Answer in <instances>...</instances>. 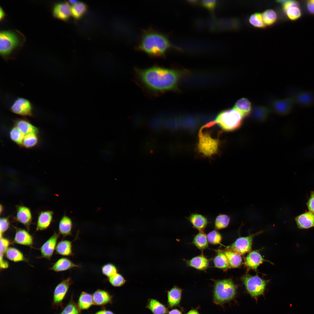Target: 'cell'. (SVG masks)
I'll return each mask as SVG.
<instances>
[{"label": "cell", "mask_w": 314, "mask_h": 314, "mask_svg": "<svg viewBox=\"0 0 314 314\" xmlns=\"http://www.w3.org/2000/svg\"><path fill=\"white\" fill-rule=\"evenodd\" d=\"M17 37L13 33L3 31L0 34V52L3 55L9 54L18 44Z\"/></svg>", "instance_id": "obj_9"}, {"label": "cell", "mask_w": 314, "mask_h": 314, "mask_svg": "<svg viewBox=\"0 0 314 314\" xmlns=\"http://www.w3.org/2000/svg\"><path fill=\"white\" fill-rule=\"evenodd\" d=\"M11 111L13 113L23 116H32L33 114L32 105L28 100L22 97H19L13 102L10 107Z\"/></svg>", "instance_id": "obj_11"}, {"label": "cell", "mask_w": 314, "mask_h": 314, "mask_svg": "<svg viewBox=\"0 0 314 314\" xmlns=\"http://www.w3.org/2000/svg\"><path fill=\"white\" fill-rule=\"evenodd\" d=\"M186 262L189 266L199 270H204L209 265L208 260L202 255L195 257Z\"/></svg>", "instance_id": "obj_30"}, {"label": "cell", "mask_w": 314, "mask_h": 314, "mask_svg": "<svg viewBox=\"0 0 314 314\" xmlns=\"http://www.w3.org/2000/svg\"><path fill=\"white\" fill-rule=\"evenodd\" d=\"M16 208V220L22 224L29 230L32 219L31 210L28 207L23 205L17 206Z\"/></svg>", "instance_id": "obj_15"}, {"label": "cell", "mask_w": 314, "mask_h": 314, "mask_svg": "<svg viewBox=\"0 0 314 314\" xmlns=\"http://www.w3.org/2000/svg\"><path fill=\"white\" fill-rule=\"evenodd\" d=\"M241 279L251 297L256 298L264 294L267 282L265 280L258 276L249 274L244 275Z\"/></svg>", "instance_id": "obj_6"}, {"label": "cell", "mask_w": 314, "mask_h": 314, "mask_svg": "<svg viewBox=\"0 0 314 314\" xmlns=\"http://www.w3.org/2000/svg\"><path fill=\"white\" fill-rule=\"evenodd\" d=\"M87 9V6L85 3L78 2L71 8V15L74 19H78L86 13Z\"/></svg>", "instance_id": "obj_37"}, {"label": "cell", "mask_w": 314, "mask_h": 314, "mask_svg": "<svg viewBox=\"0 0 314 314\" xmlns=\"http://www.w3.org/2000/svg\"><path fill=\"white\" fill-rule=\"evenodd\" d=\"M9 240L3 236L0 237V259L3 258L4 254L9 247Z\"/></svg>", "instance_id": "obj_49"}, {"label": "cell", "mask_w": 314, "mask_h": 314, "mask_svg": "<svg viewBox=\"0 0 314 314\" xmlns=\"http://www.w3.org/2000/svg\"><path fill=\"white\" fill-rule=\"evenodd\" d=\"M15 126L25 135L32 133H38V130L37 128L25 119H17L15 121Z\"/></svg>", "instance_id": "obj_29"}, {"label": "cell", "mask_w": 314, "mask_h": 314, "mask_svg": "<svg viewBox=\"0 0 314 314\" xmlns=\"http://www.w3.org/2000/svg\"><path fill=\"white\" fill-rule=\"evenodd\" d=\"M306 6L308 12L311 14L314 15V0L307 1Z\"/></svg>", "instance_id": "obj_53"}, {"label": "cell", "mask_w": 314, "mask_h": 314, "mask_svg": "<svg viewBox=\"0 0 314 314\" xmlns=\"http://www.w3.org/2000/svg\"><path fill=\"white\" fill-rule=\"evenodd\" d=\"M71 8L67 3H61L58 4L54 8L53 15L56 17L60 19L67 20L71 15Z\"/></svg>", "instance_id": "obj_23"}, {"label": "cell", "mask_w": 314, "mask_h": 314, "mask_svg": "<svg viewBox=\"0 0 314 314\" xmlns=\"http://www.w3.org/2000/svg\"><path fill=\"white\" fill-rule=\"evenodd\" d=\"M59 234L54 232L42 245L40 248L42 258L50 260L56 249Z\"/></svg>", "instance_id": "obj_14"}, {"label": "cell", "mask_w": 314, "mask_h": 314, "mask_svg": "<svg viewBox=\"0 0 314 314\" xmlns=\"http://www.w3.org/2000/svg\"><path fill=\"white\" fill-rule=\"evenodd\" d=\"M270 112V109L267 107L259 106L252 108L251 114L253 118L255 120L259 122H263L265 121L267 118Z\"/></svg>", "instance_id": "obj_33"}, {"label": "cell", "mask_w": 314, "mask_h": 314, "mask_svg": "<svg viewBox=\"0 0 314 314\" xmlns=\"http://www.w3.org/2000/svg\"><path fill=\"white\" fill-rule=\"evenodd\" d=\"M25 135L24 134L15 126L12 129L10 132L11 139L19 145H22Z\"/></svg>", "instance_id": "obj_44"}, {"label": "cell", "mask_w": 314, "mask_h": 314, "mask_svg": "<svg viewBox=\"0 0 314 314\" xmlns=\"http://www.w3.org/2000/svg\"><path fill=\"white\" fill-rule=\"evenodd\" d=\"M230 222V218L224 214H220L216 217L215 221V227L216 229L220 230L228 226Z\"/></svg>", "instance_id": "obj_42"}, {"label": "cell", "mask_w": 314, "mask_h": 314, "mask_svg": "<svg viewBox=\"0 0 314 314\" xmlns=\"http://www.w3.org/2000/svg\"><path fill=\"white\" fill-rule=\"evenodd\" d=\"M224 252L231 267L237 268L241 265L242 259L240 255L230 250L226 251Z\"/></svg>", "instance_id": "obj_35"}, {"label": "cell", "mask_w": 314, "mask_h": 314, "mask_svg": "<svg viewBox=\"0 0 314 314\" xmlns=\"http://www.w3.org/2000/svg\"><path fill=\"white\" fill-rule=\"evenodd\" d=\"M188 219L193 226L200 231H203L208 223L207 219L205 216L198 213L191 214Z\"/></svg>", "instance_id": "obj_28"}, {"label": "cell", "mask_w": 314, "mask_h": 314, "mask_svg": "<svg viewBox=\"0 0 314 314\" xmlns=\"http://www.w3.org/2000/svg\"><path fill=\"white\" fill-rule=\"evenodd\" d=\"M248 21L251 25L256 28H263L266 26L263 21L262 14L259 13L251 14L249 17Z\"/></svg>", "instance_id": "obj_41"}, {"label": "cell", "mask_w": 314, "mask_h": 314, "mask_svg": "<svg viewBox=\"0 0 314 314\" xmlns=\"http://www.w3.org/2000/svg\"><path fill=\"white\" fill-rule=\"evenodd\" d=\"M146 308L149 309L153 314H167L169 311L164 304L154 298L148 299Z\"/></svg>", "instance_id": "obj_24"}, {"label": "cell", "mask_w": 314, "mask_h": 314, "mask_svg": "<svg viewBox=\"0 0 314 314\" xmlns=\"http://www.w3.org/2000/svg\"><path fill=\"white\" fill-rule=\"evenodd\" d=\"M233 108L239 111L244 118L251 114L252 109L251 102L245 98L238 100Z\"/></svg>", "instance_id": "obj_26"}, {"label": "cell", "mask_w": 314, "mask_h": 314, "mask_svg": "<svg viewBox=\"0 0 314 314\" xmlns=\"http://www.w3.org/2000/svg\"><path fill=\"white\" fill-rule=\"evenodd\" d=\"M188 2L191 5H195L198 3V1L197 0H188Z\"/></svg>", "instance_id": "obj_58"}, {"label": "cell", "mask_w": 314, "mask_h": 314, "mask_svg": "<svg viewBox=\"0 0 314 314\" xmlns=\"http://www.w3.org/2000/svg\"><path fill=\"white\" fill-rule=\"evenodd\" d=\"M53 214L51 210L41 211L38 217L36 231L44 230L48 228L52 221Z\"/></svg>", "instance_id": "obj_19"}, {"label": "cell", "mask_w": 314, "mask_h": 314, "mask_svg": "<svg viewBox=\"0 0 314 314\" xmlns=\"http://www.w3.org/2000/svg\"><path fill=\"white\" fill-rule=\"evenodd\" d=\"M173 47L167 36L152 29L143 32L138 46L140 50L154 57L165 56L167 51Z\"/></svg>", "instance_id": "obj_2"}, {"label": "cell", "mask_w": 314, "mask_h": 314, "mask_svg": "<svg viewBox=\"0 0 314 314\" xmlns=\"http://www.w3.org/2000/svg\"><path fill=\"white\" fill-rule=\"evenodd\" d=\"M103 274L109 278L117 273L116 267L113 264L108 263L103 265L101 268Z\"/></svg>", "instance_id": "obj_47"}, {"label": "cell", "mask_w": 314, "mask_h": 314, "mask_svg": "<svg viewBox=\"0 0 314 314\" xmlns=\"http://www.w3.org/2000/svg\"><path fill=\"white\" fill-rule=\"evenodd\" d=\"M290 96L294 102L295 106L302 108H308L314 107V90H304L293 88Z\"/></svg>", "instance_id": "obj_7"}, {"label": "cell", "mask_w": 314, "mask_h": 314, "mask_svg": "<svg viewBox=\"0 0 314 314\" xmlns=\"http://www.w3.org/2000/svg\"><path fill=\"white\" fill-rule=\"evenodd\" d=\"M207 236L208 242L213 244H219L222 240L221 235L217 231L215 230L209 232Z\"/></svg>", "instance_id": "obj_48"}, {"label": "cell", "mask_w": 314, "mask_h": 314, "mask_svg": "<svg viewBox=\"0 0 314 314\" xmlns=\"http://www.w3.org/2000/svg\"><path fill=\"white\" fill-rule=\"evenodd\" d=\"M209 129L208 123L200 129L197 145L199 152L207 157L210 156L217 152L219 144L218 138L214 137Z\"/></svg>", "instance_id": "obj_4"}, {"label": "cell", "mask_w": 314, "mask_h": 314, "mask_svg": "<svg viewBox=\"0 0 314 314\" xmlns=\"http://www.w3.org/2000/svg\"><path fill=\"white\" fill-rule=\"evenodd\" d=\"M73 283L72 279L69 277L63 280L55 287L53 292L51 307L54 309L59 307L63 308V301L70 286Z\"/></svg>", "instance_id": "obj_8"}, {"label": "cell", "mask_w": 314, "mask_h": 314, "mask_svg": "<svg viewBox=\"0 0 314 314\" xmlns=\"http://www.w3.org/2000/svg\"><path fill=\"white\" fill-rule=\"evenodd\" d=\"M300 153L301 157L304 160L314 159V143L305 147Z\"/></svg>", "instance_id": "obj_45"}, {"label": "cell", "mask_w": 314, "mask_h": 314, "mask_svg": "<svg viewBox=\"0 0 314 314\" xmlns=\"http://www.w3.org/2000/svg\"><path fill=\"white\" fill-rule=\"evenodd\" d=\"M295 106L293 100L290 97L275 100L271 105L273 111L281 116H285L290 114Z\"/></svg>", "instance_id": "obj_12"}, {"label": "cell", "mask_w": 314, "mask_h": 314, "mask_svg": "<svg viewBox=\"0 0 314 314\" xmlns=\"http://www.w3.org/2000/svg\"><path fill=\"white\" fill-rule=\"evenodd\" d=\"M73 296L72 295L69 301L58 314H81V310L74 301Z\"/></svg>", "instance_id": "obj_40"}, {"label": "cell", "mask_w": 314, "mask_h": 314, "mask_svg": "<svg viewBox=\"0 0 314 314\" xmlns=\"http://www.w3.org/2000/svg\"><path fill=\"white\" fill-rule=\"evenodd\" d=\"M261 14L263 21L266 26H272L277 21L278 17L277 13L273 9L266 10Z\"/></svg>", "instance_id": "obj_36"}, {"label": "cell", "mask_w": 314, "mask_h": 314, "mask_svg": "<svg viewBox=\"0 0 314 314\" xmlns=\"http://www.w3.org/2000/svg\"><path fill=\"white\" fill-rule=\"evenodd\" d=\"M9 266V264L8 262L5 261L3 258L0 259V268L1 269H5L7 268Z\"/></svg>", "instance_id": "obj_54"}, {"label": "cell", "mask_w": 314, "mask_h": 314, "mask_svg": "<svg viewBox=\"0 0 314 314\" xmlns=\"http://www.w3.org/2000/svg\"><path fill=\"white\" fill-rule=\"evenodd\" d=\"M261 231L255 234L238 238L231 245V251L240 255H243L250 251L251 248L252 241L254 237L262 232Z\"/></svg>", "instance_id": "obj_10"}, {"label": "cell", "mask_w": 314, "mask_h": 314, "mask_svg": "<svg viewBox=\"0 0 314 314\" xmlns=\"http://www.w3.org/2000/svg\"><path fill=\"white\" fill-rule=\"evenodd\" d=\"M5 255L7 259L15 262L27 261L26 259L22 252L15 247H9L6 251Z\"/></svg>", "instance_id": "obj_32"}, {"label": "cell", "mask_w": 314, "mask_h": 314, "mask_svg": "<svg viewBox=\"0 0 314 314\" xmlns=\"http://www.w3.org/2000/svg\"><path fill=\"white\" fill-rule=\"evenodd\" d=\"M93 314H115L113 312L106 309L100 310Z\"/></svg>", "instance_id": "obj_55"}, {"label": "cell", "mask_w": 314, "mask_h": 314, "mask_svg": "<svg viewBox=\"0 0 314 314\" xmlns=\"http://www.w3.org/2000/svg\"><path fill=\"white\" fill-rule=\"evenodd\" d=\"M80 267V265L74 263L69 258L62 257L57 260L50 269L56 272H59Z\"/></svg>", "instance_id": "obj_21"}, {"label": "cell", "mask_w": 314, "mask_h": 314, "mask_svg": "<svg viewBox=\"0 0 314 314\" xmlns=\"http://www.w3.org/2000/svg\"><path fill=\"white\" fill-rule=\"evenodd\" d=\"M69 2L71 4L73 5L75 4L78 2L76 0H70L69 1Z\"/></svg>", "instance_id": "obj_60"}, {"label": "cell", "mask_w": 314, "mask_h": 314, "mask_svg": "<svg viewBox=\"0 0 314 314\" xmlns=\"http://www.w3.org/2000/svg\"><path fill=\"white\" fill-rule=\"evenodd\" d=\"M38 142L37 133H32L25 135L22 145L27 148H31L35 146Z\"/></svg>", "instance_id": "obj_43"}, {"label": "cell", "mask_w": 314, "mask_h": 314, "mask_svg": "<svg viewBox=\"0 0 314 314\" xmlns=\"http://www.w3.org/2000/svg\"><path fill=\"white\" fill-rule=\"evenodd\" d=\"M186 314H199L198 311L195 309H192L188 312Z\"/></svg>", "instance_id": "obj_57"}, {"label": "cell", "mask_w": 314, "mask_h": 314, "mask_svg": "<svg viewBox=\"0 0 314 314\" xmlns=\"http://www.w3.org/2000/svg\"><path fill=\"white\" fill-rule=\"evenodd\" d=\"M298 228L308 229L314 227V213L310 211L303 213L295 219Z\"/></svg>", "instance_id": "obj_16"}, {"label": "cell", "mask_w": 314, "mask_h": 314, "mask_svg": "<svg viewBox=\"0 0 314 314\" xmlns=\"http://www.w3.org/2000/svg\"><path fill=\"white\" fill-rule=\"evenodd\" d=\"M244 118L239 111L233 108L220 112L213 121L224 131H232L240 127Z\"/></svg>", "instance_id": "obj_3"}, {"label": "cell", "mask_w": 314, "mask_h": 314, "mask_svg": "<svg viewBox=\"0 0 314 314\" xmlns=\"http://www.w3.org/2000/svg\"><path fill=\"white\" fill-rule=\"evenodd\" d=\"M187 72L185 70L156 66L136 69L138 77L142 84L155 93L178 90L180 80Z\"/></svg>", "instance_id": "obj_1"}, {"label": "cell", "mask_w": 314, "mask_h": 314, "mask_svg": "<svg viewBox=\"0 0 314 314\" xmlns=\"http://www.w3.org/2000/svg\"><path fill=\"white\" fill-rule=\"evenodd\" d=\"M167 314H182L181 311L178 309L174 308L168 311Z\"/></svg>", "instance_id": "obj_56"}, {"label": "cell", "mask_w": 314, "mask_h": 314, "mask_svg": "<svg viewBox=\"0 0 314 314\" xmlns=\"http://www.w3.org/2000/svg\"><path fill=\"white\" fill-rule=\"evenodd\" d=\"M215 266L217 268L226 269L229 267L227 258L224 252L218 251L213 260Z\"/></svg>", "instance_id": "obj_38"}, {"label": "cell", "mask_w": 314, "mask_h": 314, "mask_svg": "<svg viewBox=\"0 0 314 314\" xmlns=\"http://www.w3.org/2000/svg\"><path fill=\"white\" fill-rule=\"evenodd\" d=\"M109 283L113 286L119 287L123 286L126 282L123 276L120 274L116 273L108 278Z\"/></svg>", "instance_id": "obj_46"}, {"label": "cell", "mask_w": 314, "mask_h": 314, "mask_svg": "<svg viewBox=\"0 0 314 314\" xmlns=\"http://www.w3.org/2000/svg\"><path fill=\"white\" fill-rule=\"evenodd\" d=\"M13 242L23 245L31 246L33 242L32 236L25 229L16 228Z\"/></svg>", "instance_id": "obj_17"}, {"label": "cell", "mask_w": 314, "mask_h": 314, "mask_svg": "<svg viewBox=\"0 0 314 314\" xmlns=\"http://www.w3.org/2000/svg\"><path fill=\"white\" fill-rule=\"evenodd\" d=\"M282 4V8L287 17L290 20L295 21L301 16V12L299 3L293 0L277 1Z\"/></svg>", "instance_id": "obj_13"}, {"label": "cell", "mask_w": 314, "mask_h": 314, "mask_svg": "<svg viewBox=\"0 0 314 314\" xmlns=\"http://www.w3.org/2000/svg\"><path fill=\"white\" fill-rule=\"evenodd\" d=\"M93 305L103 306L113 302V296L108 291L98 289L92 295Z\"/></svg>", "instance_id": "obj_18"}, {"label": "cell", "mask_w": 314, "mask_h": 314, "mask_svg": "<svg viewBox=\"0 0 314 314\" xmlns=\"http://www.w3.org/2000/svg\"><path fill=\"white\" fill-rule=\"evenodd\" d=\"M0 19H1L3 17L4 15V13L3 11L1 8H0Z\"/></svg>", "instance_id": "obj_59"}, {"label": "cell", "mask_w": 314, "mask_h": 314, "mask_svg": "<svg viewBox=\"0 0 314 314\" xmlns=\"http://www.w3.org/2000/svg\"><path fill=\"white\" fill-rule=\"evenodd\" d=\"M236 288L233 281L230 279L216 281L213 290L214 302L222 305L230 301L235 297Z\"/></svg>", "instance_id": "obj_5"}, {"label": "cell", "mask_w": 314, "mask_h": 314, "mask_svg": "<svg viewBox=\"0 0 314 314\" xmlns=\"http://www.w3.org/2000/svg\"><path fill=\"white\" fill-rule=\"evenodd\" d=\"M73 226L71 219L66 215H64L59 221L58 231L60 234L63 237L72 235Z\"/></svg>", "instance_id": "obj_27"}, {"label": "cell", "mask_w": 314, "mask_h": 314, "mask_svg": "<svg viewBox=\"0 0 314 314\" xmlns=\"http://www.w3.org/2000/svg\"><path fill=\"white\" fill-rule=\"evenodd\" d=\"M10 222L7 217H1L0 219V237L3 236V234L9 228Z\"/></svg>", "instance_id": "obj_51"}, {"label": "cell", "mask_w": 314, "mask_h": 314, "mask_svg": "<svg viewBox=\"0 0 314 314\" xmlns=\"http://www.w3.org/2000/svg\"><path fill=\"white\" fill-rule=\"evenodd\" d=\"M309 211L314 213V191L311 192L310 197L307 203Z\"/></svg>", "instance_id": "obj_52"}, {"label": "cell", "mask_w": 314, "mask_h": 314, "mask_svg": "<svg viewBox=\"0 0 314 314\" xmlns=\"http://www.w3.org/2000/svg\"><path fill=\"white\" fill-rule=\"evenodd\" d=\"M238 23L235 19H221L216 22V29L219 32L234 30L238 27Z\"/></svg>", "instance_id": "obj_25"}, {"label": "cell", "mask_w": 314, "mask_h": 314, "mask_svg": "<svg viewBox=\"0 0 314 314\" xmlns=\"http://www.w3.org/2000/svg\"><path fill=\"white\" fill-rule=\"evenodd\" d=\"M72 241L62 240L57 244L56 248V253L63 256H70L73 255L72 249Z\"/></svg>", "instance_id": "obj_31"}, {"label": "cell", "mask_w": 314, "mask_h": 314, "mask_svg": "<svg viewBox=\"0 0 314 314\" xmlns=\"http://www.w3.org/2000/svg\"><path fill=\"white\" fill-rule=\"evenodd\" d=\"M182 290L174 286L167 292V304L170 308L179 305L181 299Z\"/></svg>", "instance_id": "obj_20"}, {"label": "cell", "mask_w": 314, "mask_h": 314, "mask_svg": "<svg viewBox=\"0 0 314 314\" xmlns=\"http://www.w3.org/2000/svg\"><path fill=\"white\" fill-rule=\"evenodd\" d=\"M81 310H87L93 305L92 295L85 292L81 293L77 304Z\"/></svg>", "instance_id": "obj_34"}, {"label": "cell", "mask_w": 314, "mask_h": 314, "mask_svg": "<svg viewBox=\"0 0 314 314\" xmlns=\"http://www.w3.org/2000/svg\"><path fill=\"white\" fill-rule=\"evenodd\" d=\"M266 261L259 251L254 250L251 252L246 257L245 265L249 268L256 271L258 267L264 261Z\"/></svg>", "instance_id": "obj_22"}, {"label": "cell", "mask_w": 314, "mask_h": 314, "mask_svg": "<svg viewBox=\"0 0 314 314\" xmlns=\"http://www.w3.org/2000/svg\"><path fill=\"white\" fill-rule=\"evenodd\" d=\"M3 206L1 204H0V214H1V213L3 211Z\"/></svg>", "instance_id": "obj_61"}, {"label": "cell", "mask_w": 314, "mask_h": 314, "mask_svg": "<svg viewBox=\"0 0 314 314\" xmlns=\"http://www.w3.org/2000/svg\"><path fill=\"white\" fill-rule=\"evenodd\" d=\"M200 3L202 6L208 10L213 16L214 10L217 3L216 0H202Z\"/></svg>", "instance_id": "obj_50"}, {"label": "cell", "mask_w": 314, "mask_h": 314, "mask_svg": "<svg viewBox=\"0 0 314 314\" xmlns=\"http://www.w3.org/2000/svg\"><path fill=\"white\" fill-rule=\"evenodd\" d=\"M193 243L198 249H204L208 246L207 236L203 231H200L194 237Z\"/></svg>", "instance_id": "obj_39"}]
</instances>
